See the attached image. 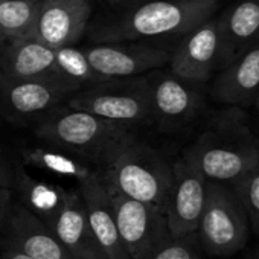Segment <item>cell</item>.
<instances>
[{
  "instance_id": "cell-23",
  "label": "cell",
  "mask_w": 259,
  "mask_h": 259,
  "mask_svg": "<svg viewBox=\"0 0 259 259\" xmlns=\"http://www.w3.org/2000/svg\"><path fill=\"white\" fill-rule=\"evenodd\" d=\"M55 66L58 78L75 87L78 92L104 82V79L92 69L82 48L66 46L55 49Z\"/></svg>"
},
{
  "instance_id": "cell-10",
  "label": "cell",
  "mask_w": 259,
  "mask_h": 259,
  "mask_svg": "<svg viewBox=\"0 0 259 259\" xmlns=\"http://www.w3.org/2000/svg\"><path fill=\"white\" fill-rule=\"evenodd\" d=\"M92 69L104 81L136 78L169 63L171 54L147 43H95L82 48Z\"/></svg>"
},
{
  "instance_id": "cell-2",
  "label": "cell",
  "mask_w": 259,
  "mask_h": 259,
  "mask_svg": "<svg viewBox=\"0 0 259 259\" xmlns=\"http://www.w3.org/2000/svg\"><path fill=\"white\" fill-rule=\"evenodd\" d=\"M218 0H151L92 32L96 43L185 37L217 11Z\"/></svg>"
},
{
  "instance_id": "cell-21",
  "label": "cell",
  "mask_w": 259,
  "mask_h": 259,
  "mask_svg": "<svg viewBox=\"0 0 259 259\" xmlns=\"http://www.w3.org/2000/svg\"><path fill=\"white\" fill-rule=\"evenodd\" d=\"M22 157L25 165L55 177L72 180L78 185V188L101 176V171L95 163L51 144L23 148Z\"/></svg>"
},
{
  "instance_id": "cell-9",
  "label": "cell",
  "mask_w": 259,
  "mask_h": 259,
  "mask_svg": "<svg viewBox=\"0 0 259 259\" xmlns=\"http://www.w3.org/2000/svg\"><path fill=\"white\" fill-rule=\"evenodd\" d=\"M153 123L166 132H176L192 123L204 108V95L198 84L172 73L148 76Z\"/></svg>"
},
{
  "instance_id": "cell-32",
  "label": "cell",
  "mask_w": 259,
  "mask_h": 259,
  "mask_svg": "<svg viewBox=\"0 0 259 259\" xmlns=\"http://www.w3.org/2000/svg\"><path fill=\"white\" fill-rule=\"evenodd\" d=\"M0 248H2V247H0Z\"/></svg>"
},
{
  "instance_id": "cell-16",
  "label": "cell",
  "mask_w": 259,
  "mask_h": 259,
  "mask_svg": "<svg viewBox=\"0 0 259 259\" xmlns=\"http://www.w3.org/2000/svg\"><path fill=\"white\" fill-rule=\"evenodd\" d=\"M89 227L105 259H128L119 238L110 195L102 177H96L79 188Z\"/></svg>"
},
{
  "instance_id": "cell-30",
  "label": "cell",
  "mask_w": 259,
  "mask_h": 259,
  "mask_svg": "<svg viewBox=\"0 0 259 259\" xmlns=\"http://www.w3.org/2000/svg\"><path fill=\"white\" fill-rule=\"evenodd\" d=\"M254 107L257 108V111H259V93H257V96H256V101H254Z\"/></svg>"
},
{
  "instance_id": "cell-28",
  "label": "cell",
  "mask_w": 259,
  "mask_h": 259,
  "mask_svg": "<svg viewBox=\"0 0 259 259\" xmlns=\"http://www.w3.org/2000/svg\"><path fill=\"white\" fill-rule=\"evenodd\" d=\"M2 259H32L26 254H23L22 251L10 247V245H4L2 244Z\"/></svg>"
},
{
  "instance_id": "cell-26",
  "label": "cell",
  "mask_w": 259,
  "mask_h": 259,
  "mask_svg": "<svg viewBox=\"0 0 259 259\" xmlns=\"http://www.w3.org/2000/svg\"><path fill=\"white\" fill-rule=\"evenodd\" d=\"M11 191L0 186V233L4 232L7 218L10 215V210L13 207V198H11Z\"/></svg>"
},
{
  "instance_id": "cell-17",
  "label": "cell",
  "mask_w": 259,
  "mask_h": 259,
  "mask_svg": "<svg viewBox=\"0 0 259 259\" xmlns=\"http://www.w3.org/2000/svg\"><path fill=\"white\" fill-rule=\"evenodd\" d=\"M217 19L223 69L259 43V0H236Z\"/></svg>"
},
{
  "instance_id": "cell-15",
  "label": "cell",
  "mask_w": 259,
  "mask_h": 259,
  "mask_svg": "<svg viewBox=\"0 0 259 259\" xmlns=\"http://www.w3.org/2000/svg\"><path fill=\"white\" fill-rule=\"evenodd\" d=\"M259 93V43L221 69L215 78L212 98L230 107L254 105Z\"/></svg>"
},
{
  "instance_id": "cell-1",
  "label": "cell",
  "mask_w": 259,
  "mask_h": 259,
  "mask_svg": "<svg viewBox=\"0 0 259 259\" xmlns=\"http://www.w3.org/2000/svg\"><path fill=\"white\" fill-rule=\"evenodd\" d=\"M210 183L235 185L259 163V139L238 107L223 110L182 156Z\"/></svg>"
},
{
  "instance_id": "cell-18",
  "label": "cell",
  "mask_w": 259,
  "mask_h": 259,
  "mask_svg": "<svg viewBox=\"0 0 259 259\" xmlns=\"http://www.w3.org/2000/svg\"><path fill=\"white\" fill-rule=\"evenodd\" d=\"M52 232L72 259H105L87 223L79 188L70 189Z\"/></svg>"
},
{
  "instance_id": "cell-5",
  "label": "cell",
  "mask_w": 259,
  "mask_h": 259,
  "mask_svg": "<svg viewBox=\"0 0 259 259\" xmlns=\"http://www.w3.org/2000/svg\"><path fill=\"white\" fill-rule=\"evenodd\" d=\"M66 105L123 125H151L148 76L110 79L72 95Z\"/></svg>"
},
{
  "instance_id": "cell-7",
  "label": "cell",
  "mask_w": 259,
  "mask_h": 259,
  "mask_svg": "<svg viewBox=\"0 0 259 259\" xmlns=\"http://www.w3.org/2000/svg\"><path fill=\"white\" fill-rule=\"evenodd\" d=\"M78 90L58 78L8 79L0 76V119L35 123Z\"/></svg>"
},
{
  "instance_id": "cell-14",
  "label": "cell",
  "mask_w": 259,
  "mask_h": 259,
  "mask_svg": "<svg viewBox=\"0 0 259 259\" xmlns=\"http://www.w3.org/2000/svg\"><path fill=\"white\" fill-rule=\"evenodd\" d=\"M2 233H5L4 245L32 259H72L52 229L17 203H13Z\"/></svg>"
},
{
  "instance_id": "cell-25",
  "label": "cell",
  "mask_w": 259,
  "mask_h": 259,
  "mask_svg": "<svg viewBox=\"0 0 259 259\" xmlns=\"http://www.w3.org/2000/svg\"><path fill=\"white\" fill-rule=\"evenodd\" d=\"M197 233L188 236H169L147 259H203Z\"/></svg>"
},
{
  "instance_id": "cell-19",
  "label": "cell",
  "mask_w": 259,
  "mask_h": 259,
  "mask_svg": "<svg viewBox=\"0 0 259 259\" xmlns=\"http://www.w3.org/2000/svg\"><path fill=\"white\" fill-rule=\"evenodd\" d=\"M0 76L8 79L58 78L55 49L35 38L8 43L0 51Z\"/></svg>"
},
{
  "instance_id": "cell-11",
  "label": "cell",
  "mask_w": 259,
  "mask_h": 259,
  "mask_svg": "<svg viewBox=\"0 0 259 259\" xmlns=\"http://www.w3.org/2000/svg\"><path fill=\"white\" fill-rule=\"evenodd\" d=\"M207 180L186 159L172 165V182L165 204L169 235L174 238L197 233L207 197Z\"/></svg>"
},
{
  "instance_id": "cell-24",
  "label": "cell",
  "mask_w": 259,
  "mask_h": 259,
  "mask_svg": "<svg viewBox=\"0 0 259 259\" xmlns=\"http://www.w3.org/2000/svg\"><path fill=\"white\" fill-rule=\"evenodd\" d=\"M232 188L247 212L251 232L259 236V163L241 180L232 185Z\"/></svg>"
},
{
  "instance_id": "cell-13",
  "label": "cell",
  "mask_w": 259,
  "mask_h": 259,
  "mask_svg": "<svg viewBox=\"0 0 259 259\" xmlns=\"http://www.w3.org/2000/svg\"><path fill=\"white\" fill-rule=\"evenodd\" d=\"M89 17V0H43L32 38L52 49L75 46L87 29Z\"/></svg>"
},
{
  "instance_id": "cell-8",
  "label": "cell",
  "mask_w": 259,
  "mask_h": 259,
  "mask_svg": "<svg viewBox=\"0 0 259 259\" xmlns=\"http://www.w3.org/2000/svg\"><path fill=\"white\" fill-rule=\"evenodd\" d=\"M119 238L128 259H147L171 235L165 212L108 189Z\"/></svg>"
},
{
  "instance_id": "cell-4",
  "label": "cell",
  "mask_w": 259,
  "mask_h": 259,
  "mask_svg": "<svg viewBox=\"0 0 259 259\" xmlns=\"http://www.w3.org/2000/svg\"><path fill=\"white\" fill-rule=\"evenodd\" d=\"M34 133L41 142L72 151L98 168L123 139L135 135L132 126L101 119L66 104L35 122Z\"/></svg>"
},
{
  "instance_id": "cell-22",
  "label": "cell",
  "mask_w": 259,
  "mask_h": 259,
  "mask_svg": "<svg viewBox=\"0 0 259 259\" xmlns=\"http://www.w3.org/2000/svg\"><path fill=\"white\" fill-rule=\"evenodd\" d=\"M43 0H0V51L8 43L32 38Z\"/></svg>"
},
{
  "instance_id": "cell-12",
  "label": "cell",
  "mask_w": 259,
  "mask_h": 259,
  "mask_svg": "<svg viewBox=\"0 0 259 259\" xmlns=\"http://www.w3.org/2000/svg\"><path fill=\"white\" fill-rule=\"evenodd\" d=\"M171 73L195 84L206 82L221 69L218 19L212 17L182 38L169 57Z\"/></svg>"
},
{
  "instance_id": "cell-27",
  "label": "cell",
  "mask_w": 259,
  "mask_h": 259,
  "mask_svg": "<svg viewBox=\"0 0 259 259\" xmlns=\"http://www.w3.org/2000/svg\"><path fill=\"white\" fill-rule=\"evenodd\" d=\"M13 176H14V166H11L8 160H5V157L0 154V186L11 191Z\"/></svg>"
},
{
  "instance_id": "cell-31",
  "label": "cell",
  "mask_w": 259,
  "mask_h": 259,
  "mask_svg": "<svg viewBox=\"0 0 259 259\" xmlns=\"http://www.w3.org/2000/svg\"><path fill=\"white\" fill-rule=\"evenodd\" d=\"M256 259H259V254H257V257H256Z\"/></svg>"
},
{
  "instance_id": "cell-3",
  "label": "cell",
  "mask_w": 259,
  "mask_h": 259,
  "mask_svg": "<svg viewBox=\"0 0 259 259\" xmlns=\"http://www.w3.org/2000/svg\"><path fill=\"white\" fill-rule=\"evenodd\" d=\"M99 171L108 189L165 212L172 166L135 135L123 139L104 159Z\"/></svg>"
},
{
  "instance_id": "cell-6",
  "label": "cell",
  "mask_w": 259,
  "mask_h": 259,
  "mask_svg": "<svg viewBox=\"0 0 259 259\" xmlns=\"http://www.w3.org/2000/svg\"><path fill=\"white\" fill-rule=\"evenodd\" d=\"M248 233V217L235 189L209 182L204 210L197 229L201 250L217 257L232 256L245 247Z\"/></svg>"
},
{
  "instance_id": "cell-29",
  "label": "cell",
  "mask_w": 259,
  "mask_h": 259,
  "mask_svg": "<svg viewBox=\"0 0 259 259\" xmlns=\"http://www.w3.org/2000/svg\"><path fill=\"white\" fill-rule=\"evenodd\" d=\"M135 0H108V4L114 5V7H122V5H126V4H132Z\"/></svg>"
},
{
  "instance_id": "cell-20",
  "label": "cell",
  "mask_w": 259,
  "mask_h": 259,
  "mask_svg": "<svg viewBox=\"0 0 259 259\" xmlns=\"http://www.w3.org/2000/svg\"><path fill=\"white\" fill-rule=\"evenodd\" d=\"M13 191L19 197V206L31 212L41 223L52 229L58 213L67 201L70 189L35 179L17 165L14 166L11 192Z\"/></svg>"
}]
</instances>
